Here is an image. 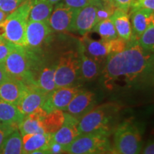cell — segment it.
Here are the masks:
<instances>
[{"label": "cell", "mask_w": 154, "mask_h": 154, "mask_svg": "<svg viewBox=\"0 0 154 154\" xmlns=\"http://www.w3.org/2000/svg\"><path fill=\"white\" fill-rule=\"evenodd\" d=\"M78 51L80 57L81 76L88 82L96 79L100 74V63L86 53L81 43Z\"/></svg>", "instance_id": "20"}, {"label": "cell", "mask_w": 154, "mask_h": 154, "mask_svg": "<svg viewBox=\"0 0 154 154\" xmlns=\"http://www.w3.org/2000/svg\"><path fill=\"white\" fill-rule=\"evenodd\" d=\"M91 32H95L99 34L102 39L111 40L118 37L114 24L111 18L97 23Z\"/></svg>", "instance_id": "27"}, {"label": "cell", "mask_w": 154, "mask_h": 154, "mask_svg": "<svg viewBox=\"0 0 154 154\" xmlns=\"http://www.w3.org/2000/svg\"><path fill=\"white\" fill-rule=\"evenodd\" d=\"M65 120L62 126L51 135V141L60 144L64 149L80 134L79 131V119L64 112Z\"/></svg>", "instance_id": "14"}, {"label": "cell", "mask_w": 154, "mask_h": 154, "mask_svg": "<svg viewBox=\"0 0 154 154\" xmlns=\"http://www.w3.org/2000/svg\"><path fill=\"white\" fill-rule=\"evenodd\" d=\"M54 5L46 0H32L29 14V20L34 22H48Z\"/></svg>", "instance_id": "24"}, {"label": "cell", "mask_w": 154, "mask_h": 154, "mask_svg": "<svg viewBox=\"0 0 154 154\" xmlns=\"http://www.w3.org/2000/svg\"><path fill=\"white\" fill-rule=\"evenodd\" d=\"M148 9L154 11V0H134L130 6L128 13L138 10Z\"/></svg>", "instance_id": "31"}, {"label": "cell", "mask_w": 154, "mask_h": 154, "mask_svg": "<svg viewBox=\"0 0 154 154\" xmlns=\"http://www.w3.org/2000/svg\"><path fill=\"white\" fill-rule=\"evenodd\" d=\"M96 99L94 92L79 89L63 111L79 120L96 106Z\"/></svg>", "instance_id": "11"}, {"label": "cell", "mask_w": 154, "mask_h": 154, "mask_svg": "<svg viewBox=\"0 0 154 154\" xmlns=\"http://www.w3.org/2000/svg\"><path fill=\"white\" fill-rule=\"evenodd\" d=\"M83 36L81 44L86 53L99 63L112 54V39L105 40L101 38L100 40H94L86 35Z\"/></svg>", "instance_id": "15"}, {"label": "cell", "mask_w": 154, "mask_h": 154, "mask_svg": "<svg viewBox=\"0 0 154 154\" xmlns=\"http://www.w3.org/2000/svg\"><path fill=\"white\" fill-rule=\"evenodd\" d=\"M109 136L101 133L81 134L63 149V153L116 154Z\"/></svg>", "instance_id": "4"}, {"label": "cell", "mask_w": 154, "mask_h": 154, "mask_svg": "<svg viewBox=\"0 0 154 154\" xmlns=\"http://www.w3.org/2000/svg\"><path fill=\"white\" fill-rule=\"evenodd\" d=\"M52 29L47 22L28 20L26 29V47L36 50L48 42L52 34Z\"/></svg>", "instance_id": "9"}, {"label": "cell", "mask_w": 154, "mask_h": 154, "mask_svg": "<svg viewBox=\"0 0 154 154\" xmlns=\"http://www.w3.org/2000/svg\"><path fill=\"white\" fill-rule=\"evenodd\" d=\"M30 59L29 49L14 45L2 63L9 76L22 81L26 85H30L32 80Z\"/></svg>", "instance_id": "7"}, {"label": "cell", "mask_w": 154, "mask_h": 154, "mask_svg": "<svg viewBox=\"0 0 154 154\" xmlns=\"http://www.w3.org/2000/svg\"><path fill=\"white\" fill-rule=\"evenodd\" d=\"M26 88L24 82L10 76L0 84V99L17 106Z\"/></svg>", "instance_id": "16"}, {"label": "cell", "mask_w": 154, "mask_h": 154, "mask_svg": "<svg viewBox=\"0 0 154 154\" xmlns=\"http://www.w3.org/2000/svg\"><path fill=\"white\" fill-rule=\"evenodd\" d=\"M7 15L8 14H7L6 13L3 12L2 11L0 10V24H1V23L4 20H5V19H6V17H7Z\"/></svg>", "instance_id": "39"}, {"label": "cell", "mask_w": 154, "mask_h": 154, "mask_svg": "<svg viewBox=\"0 0 154 154\" xmlns=\"http://www.w3.org/2000/svg\"><path fill=\"white\" fill-rule=\"evenodd\" d=\"M142 154H154V143L153 140H149Z\"/></svg>", "instance_id": "37"}, {"label": "cell", "mask_w": 154, "mask_h": 154, "mask_svg": "<svg viewBox=\"0 0 154 154\" xmlns=\"http://www.w3.org/2000/svg\"><path fill=\"white\" fill-rule=\"evenodd\" d=\"M113 151L116 154H140L141 134L131 121L121 123L113 131Z\"/></svg>", "instance_id": "5"}, {"label": "cell", "mask_w": 154, "mask_h": 154, "mask_svg": "<svg viewBox=\"0 0 154 154\" xmlns=\"http://www.w3.org/2000/svg\"><path fill=\"white\" fill-rule=\"evenodd\" d=\"M2 124H0V126H2Z\"/></svg>", "instance_id": "43"}, {"label": "cell", "mask_w": 154, "mask_h": 154, "mask_svg": "<svg viewBox=\"0 0 154 154\" xmlns=\"http://www.w3.org/2000/svg\"><path fill=\"white\" fill-rule=\"evenodd\" d=\"M46 1H47L48 2L51 3V5H55L56 4L59 3V2L62 1V0H46Z\"/></svg>", "instance_id": "40"}, {"label": "cell", "mask_w": 154, "mask_h": 154, "mask_svg": "<svg viewBox=\"0 0 154 154\" xmlns=\"http://www.w3.org/2000/svg\"><path fill=\"white\" fill-rule=\"evenodd\" d=\"M77 10L68 7L61 1L59 2L54 7L47 24L52 31L70 32Z\"/></svg>", "instance_id": "8"}, {"label": "cell", "mask_w": 154, "mask_h": 154, "mask_svg": "<svg viewBox=\"0 0 154 154\" xmlns=\"http://www.w3.org/2000/svg\"><path fill=\"white\" fill-rule=\"evenodd\" d=\"M65 120L64 111L54 110L48 113L43 121L44 133L53 134L62 126Z\"/></svg>", "instance_id": "25"}, {"label": "cell", "mask_w": 154, "mask_h": 154, "mask_svg": "<svg viewBox=\"0 0 154 154\" xmlns=\"http://www.w3.org/2000/svg\"><path fill=\"white\" fill-rule=\"evenodd\" d=\"M49 94L34 85H27L26 91L17 106L24 116L28 115L43 106Z\"/></svg>", "instance_id": "12"}, {"label": "cell", "mask_w": 154, "mask_h": 154, "mask_svg": "<svg viewBox=\"0 0 154 154\" xmlns=\"http://www.w3.org/2000/svg\"><path fill=\"white\" fill-rule=\"evenodd\" d=\"M22 0H0V10L7 14H11L20 6Z\"/></svg>", "instance_id": "32"}, {"label": "cell", "mask_w": 154, "mask_h": 154, "mask_svg": "<svg viewBox=\"0 0 154 154\" xmlns=\"http://www.w3.org/2000/svg\"><path fill=\"white\" fill-rule=\"evenodd\" d=\"M14 47V44L7 41L3 36H0V63H3L5 61Z\"/></svg>", "instance_id": "33"}, {"label": "cell", "mask_w": 154, "mask_h": 154, "mask_svg": "<svg viewBox=\"0 0 154 154\" xmlns=\"http://www.w3.org/2000/svg\"><path fill=\"white\" fill-rule=\"evenodd\" d=\"M0 154H22V135L18 128L9 135L0 149Z\"/></svg>", "instance_id": "26"}, {"label": "cell", "mask_w": 154, "mask_h": 154, "mask_svg": "<svg viewBox=\"0 0 154 154\" xmlns=\"http://www.w3.org/2000/svg\"><path fill=\"white\" fill-rule=\"evenodd\" d=\"M134 0H113V3L117 8L128 12L130 6Z\"/></svg>", "instance_id": "35"}, {"label": "cell", "mask_w": 154, "mask_h": 154, "mask_svg": "<svg viewBox=\"0 0 154 154\" xmlns=\"http://www.w3.org/2000/svg\"><path fill=\"white\" fill-rule=\"evenodd\" d=\"M79 89L75 86L56 88L49 94L42 109L47 113L54 110L63 111Z\"/></svg>", "instance_id": "10"}, {"label": "cell", "mask_w": 154, "mask_h": 154, "mask_svg": "<svg viewBox=\"0 0 154 154\" xmlns=\"http://www.w3.org/2000/svg\"><path fill=\"white\" fill-rule=\"evenodd\" d=\"M24 117L16 105L0 99V124L18 128Z\"/></svg>", "instance_id": "22"}, {"label": "cell", "mask_w": 154, "mask_h": 154, "mask_svg": "<svg viewBox=\"0 0 154 154\" xmlns=\"http://www.w3.org/2000/svg\"><path fill=\"white\" fill-rule=\"evenodd\" d=\"M32 0H25L0 24L2 36L17 46L26 47V29Z\"/></svg>", "instance_id": "3"}, {"label": "cell", "mask_w": 154, "mask_h": 154, "mask_svg": "<svg viewBox=\"0 0 154 154\" xmlns=\"http://www.w3.org/2000/svg\"><path fill=\"white\" fill-rule=\"evenodd\" d=\"M101 5H89L78 9L70 32H76L82 36L86 35L91 32L96 25V11Z\"/></svg>", "instance_id": "13"}, {"label": "cell", "mask_w": 154, "mask_h": 154, "mask_svg": "<svg viewBox=\"0 0 154 154\" xmlns=\"http://www.w3.org/2000/svg\"><path fill=\"white\" fill-rule=\"evenodd\" d=\"M0 36H2V32H1V29H0Z\"/></svg>", "instance_id": "42"}, {"label": "cell", "mask_w": 154, "mask_h": 154, "mask_svg": "<svg viewBox=\"0 0 154 154\" xmlns=\"http://www.w3.org/2000/svg\"><path fill=\"white\" fill-rule=\"evenodd\" d=\"M51 135L46 133H37L22 136V154H29L39 150L49 149Z\"/></svg>", "instance_id": "19"}, {"label": "cell", "mask_w": 154, "mask_h": 154, "mask_svg": "<svg viewBox=\"0 0 154 154\" xmlns=\"http://www.w3.org/2000/svg\"><path fill=\"white\" fill-rule=\"evenodd\" d=\"M101 71L102 82L109 89L131 86L146 80L153 69V55L140 47L134 37L121 52L109 55Z\"/></svg>", "instance_id": "1"}, {"label": "cell", "mask_w": 154, "mask_h": 154, "mask_svg": "<svg viewBox=\"0 0 154 154\" xmlns=\"http://www.w3.org/2000/svg\"><path fill=\"white\" fill-rule=\"evenodd\" d=\"M114 24L118 37L126 42H129L132 38V29L128 12L116 8L111 17Z\"/></svg>", "instance_id": "21"}, {"label": "cell", "mask_w": 154, "mask_h": 154, "mask_svg": "<svg viewBox=\"0 0 154 154\" xmlns=\"http://www.w3.org/2000/svg\"></svg>", "instance_id": "45"}, {"label": "cell", "mask_w": 154, "mask_h": 154, "mask_svg": "<svg viewBox=\"0 0 154 154\" xmlns=\"http://www.w3.org/2000/svg\"><path fill=\"white\" fill-rule=\"evenodd\" d=\"M116 8L117 7H116L113 2H103L102 5L99 6L97 11H96V24L99 22H101V21L111 18Z\"/></svg>", "instance_id": "29"}, {"label": "cell", "mask_w": 154, "mask_h": 154, "mask_svg": "<svg viewBox=\"0 0 154 154\" xmlns=\"http://www.w3.org/2000/svg\"><path fill=\"white\" fill-rule=\"evenodd\" d=\"M138 42L143 50L153 52L154 50V23L151 24L138 38Z\"/></svg>", "instance_id": "28"}, {"label": "cell", "mask_w": 154, "mask_h": 154, "mask_svg": "<svg viewBox=\"0 0 154 154\" xmlns=\"http://www.w3.org/2000/svg\"><path fill=\"white\" fill-rule=\"evenodd\" d=\"M132 29V37L138 39L140 36L154 23V11L138 9L128 13Z\"/></svg>", "instance_id": "18"}, {"label": "cell", "mask_w": 154, "mask_h": 154, "mask_svg": "<svg viewBox=\"0 0 154 154\" xmlns=\"http://www.w3.org/2000/svg\"><path fill=\"white\" fill-rule=\"evenodd\" d=\"M120 111L116 103H106L95 106L79 121L81 134L101 133L110 136L115 129V123Z\"/></svg>", "instance_id": "2"}, {"label": "cell", "mask_w": 154, "mask_h": 154, "mask_svg": "<svg viewBox=\"0 0 154 154\" xmlns=\"http://www.w3.org/2000/svg\"><path fill=\"white\" fill-rule=\"evenodd\" d=\"M47 114V113L42 107L29 114L24 116L18 127L22 136L25 134L44 133L43 121Z\"/></svg>", "instance_id": "17"}, {"label": "cell", "mask_w": 154, "mask_h": 154, "mask_svg": "<svg viewBox=\"0 0 154 154\" xmlns=\"http://www.w3.org/2000/svg\"><path fill=\"white\" fill-rule=\"evenodd\" d=\"M9 74L6 72L5 66H4L2 63H0V84L3 83L5 80L9 78Z\"/></svg>", "instance_id": "36"}, {"label": "cell", "mask_w": 154, "mask_h": 154, "mask_svg": "<svg viewBox=\"0 0 154 154\" xmlns=\"http://www.w3.org/2000/svg\"><path fill=\"white\" fill-rule=\"evenodd\" d=\"M29 154H51L50 153L49 150H39V151H34Z\"/></svg>", "instance_id": "38"}, {"label": "cell", "mask_w": 154, "mask_h": 154, "mask_svg": "<svg viewBox=\"0 0 154 154\" xmlns=\"http://www.w3.org/2000/svg\"><path fill=\"white\" fill-rule=\"evenodd\" d=\"M55 66L56 63L42 68L37 78L34 80L32 85L36 86L45 93L49 94L55 90L57 88L54 81Z\"/></svg>", "instance_id": "23"}, {"label": "cell", "mask_w": 154, "mask_h": 154, "mask_svg": "<svg viewBox=\"0 0 154 154\" xmlns=\"http://www.w3.org/2000/svg\"><path fill=\"white\" fill-rule=\"evenodd\" d=\"M16 128H18L12 126H8V125L2 124L0 126V149L2 147L4 143L9 136V135Z\"/></svg>", "instance_id": "34"}, {"label": "cell", "mask_w": 154, "mask_h": 154, "mask_svg": "<svg viewBox=\"0 0 154 154\" xmlns=\"http://www.w3.org/2000/svg\"><path fill=\"white\" fill-rule=\"evenodd\" d=\"M22 1H25V0H22Z\"/></svg>", "instance_id": "44"}, {"label": "cell", "mask_w": 154, "mask_h": 154, "mask_svg": "<svg viewBox=\"0 0 154 154\" xmlns=\"http://www.w3.org/2000/svg\"><path fill=\"white\" fill-rule=\"evenodd\" d=\"M80 76V57L78 50H70L62 54L55 66L54 81L57 88L74 86Z\"/></svg>", "instance_id": "6"}, {"label": "cell", "mask_w": 154, "mask_h": 154, "mask_svg": "<svg viewBox=\"0 0 154 154\" xmlns=\"http://www.w3.org/2000/svg\"><path fill=\"white\" fill-rule=\"evenodd\" d=\"M65 5L74 9H79L89 5H101L103 3L101 0H62Z\"/></svg>", "instance_id": "30"}, {"label": "cell", "mask_w": 154, "mask_h": 154, "mask_svg": "<svg viewBox=\"0 0 154 154\" xmlns=\"http://www.w3.org/2000/svg\"><path fill=\"white\" fill-rule=\"evenodd\" d=\"M101 1L104 2H112L113 0H101Z\"/></svg>", "instance_id": "41"}]
</instances>
